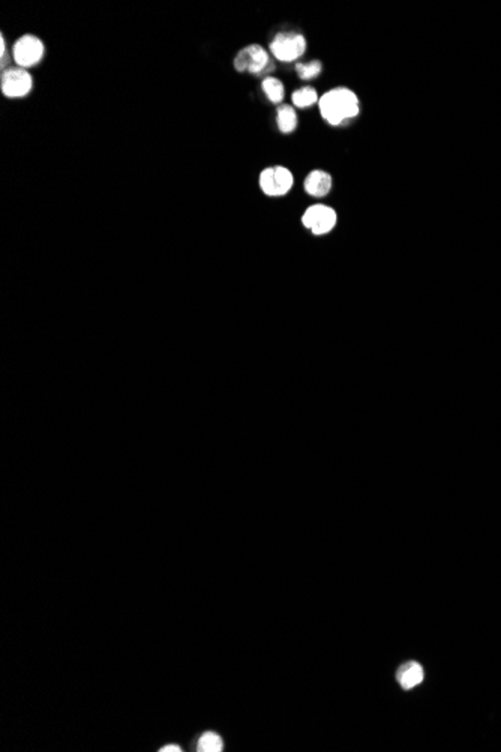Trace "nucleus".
<instances>
[{"instance_id": "f257e3e1", "label": "nucleus", "mask_w": 501, "mask_h": 752, "mask_svg": "<svg viewBox=\"0 0 501 752\" xmlns=\"http://www.w3.org/2000/svg\"><path fill=\"white\" fill-rule=\"evenodd\" d=\"M319 108L321 117L332 126H340L348 121L359 116L361 107H359L357 95L347 89V87H336L329 92L321 95L319 100Z\"/></svg>"}, {"instance_id": "f03ea898", "label": "nucleus", "mask_w": 501, "mask_h": 752, "mask_svg": "<svg viewBox=\"0 0 501 752\" xmlns=\"http://www.w3.org/2000/svg\"><path fill=\"white\" fill-rule=\"evenodd\" d=\"M233 65L237 72H249L253 75H269L275 71V63L270 54L258 44H250L239 51Z\"/></svg>"}, {"instance_id": "7ed1b4c3", "label": "nucleus", "mask_w": 501, "mask_h": 752, "mask_svg": "<svg viewBox=\"0 0 501 752\" xmlns=\"http://www.w3.org/2000/svg\"><path fill=\"white\" fill-rule=\"evenodd\" d=\"M307 51V39L298 32H281L270 42V54L279 62H296Z\"/></svg>"}, {"instance_id": "20e7f679", "label": "nucleus", "mask_w": 501, "mask_h": 752, "mask_svg": "<svg viewBox=\"0 0 501 752\" xmlns=\"http://www.w3.org/2000/svg\"><path fill=\"white\" fill-rule=\"evenodd\" d=\"M34 89V79L27 70L20 67H8L0 77V91L11 100L27 96Z\"/></svg>"}, {"instance_id": "39448f33", "label": "nucleus", "mask_w": 501, "mask_h": 752, "mask_svg": "<svg viewBox=\"0 0 501 752\" xmlns=\"http://www.w3.org/2000/svg\"><path fill=\"white\" fill-rule=\"evenodd\" d=\"M260 188L267 197H282L290 192L294 185V178L288 169L275 166L265 169L260 173Z\"/></svg>"}, {"instance_id": "423d86ee", "label": "nucleus", "mask_w": 501, "mask_h": 752, "mask_svg": "<svg viewBox=\"0 0 501 752\" xmlns=\"http://www.w3.org/2000/svg\"><path fill=\"white\" fill-rule=\"evenodd\" d=\"M338 221V215L335 209L326 204H314L305 211L302 215V224L305 228L312 232L315 236H323L330 233Z\"/></svg>"}, {"instance_id": "0eeeda50", "label": "nucleus", "mask_w": 501, "mask_h": 752, "mask_svg": "<svg viewBox=\"0 0 501 752\" xmlns=\"http://www.w3.org/2000/svg\"><path fill=\"white\" fill-rule=\"evenodd\" d=\"M46 54V46L35 35H23L17 39L13 48V58L20 68H32L38 65Z\"/></svg>"}, {"instance_id": "6e6552de", "label": "nucleus", "mask_w": 501, "mask_h": 752, "mask_svg": "<svg viewBox=\"0 0 501 752\" xmlns=\"http://www.w3.org/2000/svg\"><path fill=\"white\" fill-rule=\"evenodd\" d=\"M332 187H333V179L330 174L324 170L311 171L303 182L305 191H307V194H309L311 197H315V199L326 197V195L332 191Z\"/></svg>"}, {"instance_id": "1a4fd4ad", "label": "nucleus", "mask_w": 501, "mask_h": 752, "mask_svg": "<svg viewBox=\"0 0 501 752\" xmlns=\"http://www.w3.org/2000/svg\"><path fill=\"white\" fill-rule=\"evenodd\" d=\"M276 124H278V129L281 131L282 134L294 133V131L298 129V125H299V117H298L296 110H294L291 105H287V104L279 105L278 112H276Z\"/></svg>"}, {"instance_id": "9d476101", "label": "nucleus", "mask_w": 501, "mask_h": 752, "mask_svg": "<svg viewBox=\"0 0 501 752\" xmlns=\"http://www.w3.org/2000/svg\"><path fill=\"white\" fill-rule=\"evenodd\" d=\"M261 89H263L265 95L272 104H281L286 96L284 84L275 77H266L263 83H261Z\"/></svg>"}, {"instance_id": "9b49d317", "label": "nucleus", "mask_w": 501, "mask_h": 752, "mask_svg": "<svg viewBox=\"0 0 501 752\" xmlns=\"http://www.w3.org/2000/svg\"><path fill=\"white\" fill-rule=\"evenodd\" d=\"M398 678L401 680V685L404 686L406 690H410L423 680V670L417 664H407V666L402 667L398 673Z\"/></svg>"}, {"instance_id": "f8f14e48", "label": "nucleus", "mask_w": 501, "mask_h": 752, "mask_svg": "<svg viewBox=\"0 0 501 752\" xmlns=\"http://www.w3.org/2000/svg\"><path fill=\"white\" fill-rule=\"evenodd\" d=\"M319 100H320L319 93L314 89V87H302V89L293 92L291 95L293 105L298 108H308L314 104H317Z\"/></svg>"}, {"instance_id": "ddd939ff", "label": "nucleus", "mask_w": 501, "mask_h": 752, "mask_svg": "<svg viewBox=\"0 0 501 752\" xmlns=\"http://www.w3.org/2000/svg\"><path fill=\"white\" fill-rule=\"evenodd\" d=\"M296 72L302 80H314L323 72V63L320 60H311L296 65Z\"/></svg>"}, {"instance_id": "4468645a", "label": "nucleus", "mask_w": 501, "mask_h": 752, "mask_svg": "<svg viewBox=\"0 0 501 752\" xmlns=\"http://www.w3.org/2000/svg\"><path fill=\"white\" fill-rule=\"evenodd\" d=\"M197 748L200 752H221L224 748V744L220 736L211 732V733H204L200 737Z\"/></svg>"}, {"instance_id": "2eb2a0df", "label": "nucleus", "mask_w": 501, "mask_h": 752, "mask_svg": "<svg viewBox=\"0 0 501 752\" xmlns=\"http://www.w3.org/2000/svg\"><path fill=\"white\" fill-rule=\"evenodd\" d=\"M0 56H2V68L6 67V48H5V38H0Z\"/></svg>"}, {"instance_id": "dca6fc26", "label": "nucleus", "mask_w": 501, "mask_h": 752, "mask_svg": "<svg viewBox=\"0 0 501 752\" xmlns=\"http://www.w3.org/2000/svg\"><path fill=\"white\" fill-rule=\"evenodd\" d=\"M159 751L161 752H180L182 749L178 745H167V746H162Z\"/></svg>"}]
</instances>
